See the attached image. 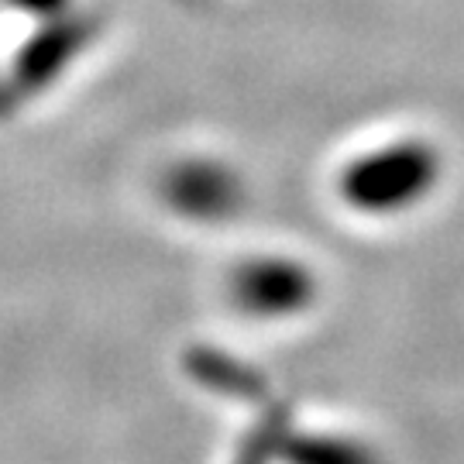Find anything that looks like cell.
I'll return each mask as SVG.
<instances>
[{"instance_id":"6da1fadb","label":"cell","mask_w":464,"mask_h":464,"mask_svg":"<svg viewBox=\"0 0 464 464\" xmlns=\"http://www.w3.org/2000/svg\"><path fill=\"white\" fill-rule=\"evenodd\" d=\"M444 183V155L427 138H392L348 159L337 172V197L351 214H413Z\"/></svg>"},{"instance_id":"7a4b0ae2","label":"cell","mask_w":464,"mask_h":464,"mask_svg":"<svg viewBox=\"0 0 464 464\" xmlns=\"http://www.w3.org/2000/svg\"><path fill=\"white\" fill-rule=\"evenodd\" d=\"M227 296L241 316L279 324L310 314L320 299V279L306 262L293 255L258 251L245 255L227 276Z\"/></svg>"},{"instance_id":"3957f363","label":"cell","mask_w":464,"mask_h":464,"mask_svg":"<svg viewBox=\"0 0 464 464\" xmlns=\"http://www.w3.org/2000/svg\"><path fill=\"white\" fill-rule=\"evenodd\" d=\"M97 38V21L90 14H66L42 21V28L17 49L7 80L0 83V114H11L21 103L49 90L55 80L66 76V69L90 49Z\"/></svg>"},{"instance_id":"277c9868","label":"cell","mask_w":464,"mask_h":464,"mask_svg":"<svg viewBox=\"0 0 464 464\" xmlns=\"http://www.w3.org/2000/svg\"><path fill=\"white\" fill-rule=\"evenodd\" d=\"M159 197L169 214L189 224H231L248 207V183L245 176L214 155H186L162 172Z\"/></svg>"},{"instance_id":"5b68a950","label":"cell","mask_w":464,"mask_h":464,"mask_svg":"<svg viewBox=\"0 0 464 464\" xmlns=\"http://www.w3.org/2000/svg\"><path fill=\"white\" fill-rule=\"evenodd\" d=\"M183 368L197 385H203L207 392H217L224 399H237V402H251V406H262V402L272 399L266 375L255 365H248V362H241L231 351L197 344V348L186 351Z\"/></svg>"},{"instance_id":"8992f818","label":"cell","mask_w":464,"mask_h":464,"mask_svg":"<svg viewBox=\"0 0 464 464\" xmlns=\"http://www.w3.org/2000/svg\"><path fill=\"white\" fill-rule=\"evenodd\" d=\"M279 464H385L375 444L344 430H285Z\"/></svg>"},{"instance_id":"52a82bcc","label":"cell","mask_w":464,"mask_h":464,"mask_svg":"<svg viewBox=\"0 0 464 464\" xmlns=\"http://www.w3.org/2000/svg\"><path fill=\"white\" fill-rule=\"evenodd\" d=\"M289 427H293V420L276 399L262 402V416L248 430V437L237 444L231 464H279V444Z\"/></svg>"},{"instance_id":"ba28073f","label":"cell","mask_w":464,"mask_h":464,"mask_svg":"<svg viewBox=\"0 0 464 464\" xmlns=\"http://www.w3.org/2000/svg\"><path fill=\"white\" fill-rule=\"evenodd\" d=\"M4 4L21 11V14L38 17V21H52V17L72 11V0H4Z\"/></svg>"}]
</instances>
